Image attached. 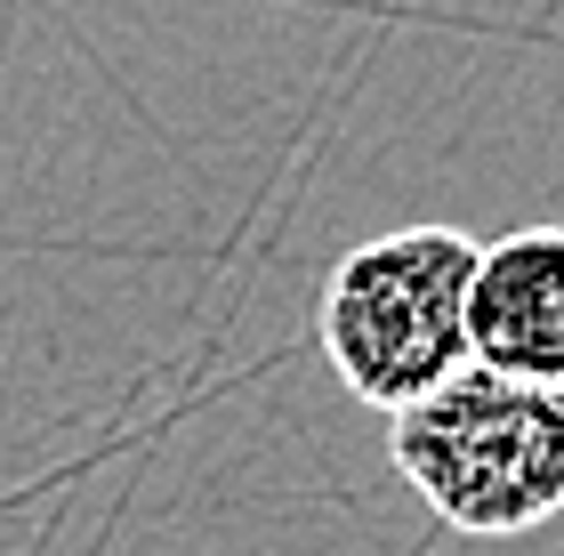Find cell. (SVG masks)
Here are the masks:
<instances>
[{
  "instance_id": "obj_1",
  "label": "cell",
  "mask_w": 564,
  "mask_h": 556,
  "mask_svg": "<svg viewBox=\"0 0 564 556\" xmlns=\"http://www.w3.org/2000/svg\"><path fill=\"white\" fill-rule=\"evenodd\" d=\"M388 460L452 533L508 541L564 516V388L459 363L444 388L388 412Z\"/></svg>"
},
{
  "instance_id": "obj_3",
  "label": "cell",
  "mask_w": 564,
  "mask_h": 556,
  "mask_svg": "<svg viewBox=\"0 0 564 556\" xmlns=\"http://www.w3.org/2000/svg\"><path fill=\"white\" fill-rule=\"evenodd\" d=\"M468 363L564 388V226H517L500 242H476Z\"/></svg>"
},
{
  "instance_id": "obj_2",
  "label": "cell",
  "mask_w": 564,
  "mask_h": 556,
  "mask_svg": "<svg viewBox=\"0 0 564 556\" xmlns=\"http://www.w3.org/2000/svg\"><path fill=\"white\" fill-rule=\"evenodd\" d=\"M468 266L476 235L459 226H395L330 259L315 339L355 403L403 412L468 363Z\"/></svg>"
}]
</instances>
